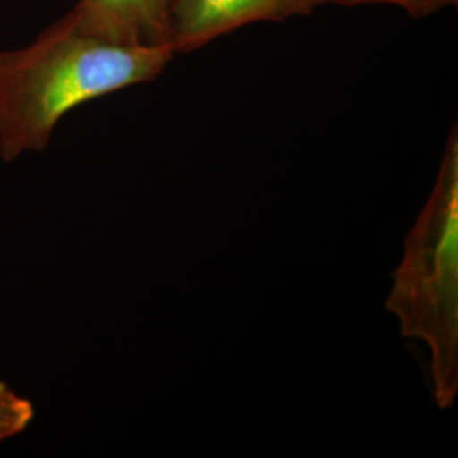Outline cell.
<instances>
[{
    "label": "cell",
    "mask_w": 458,
    "mask_h": 458,
    "mask_svg": "<svg viewBox=\"0 0 458 458\" xmlns=\"http://www.w3.org/2000/svg\"><path fill=\"white\" fill-rule=\"evenodd\" d=\"M172 45L117 43L82 31L70 14L30 45L0 51V158L41 153L73 109L158 79Z\"/></svg>",
    "instance_id": "6da1fadb"
},
{
    "label": "cell",
    "mask_w": 458,
    "mask_h": 458,
    "mask_svg": "<svg viewBox=\"0 0 458 458\" xmlns=\"http://www.w3.org/2000/svg\"><path fill=\"white\" fill-rule=\"evenodd\" d=\"M404 248L386 306L399 318L403 336L421 338L429 346L435 401L448 410L458 393L457 124L435 189Z\"/></svg>",
    "instance_id": "7a4b0ae2"
},
{
    "label": "cell",
    "mask_w": 458,
    "mask_h": 458,
    "mask_svg": "<svg viewBox=\"0 0 458 458\" xmlns=\"http://www.w3.org/2000/svg\"><path fill=\"white\" fill-rule=\"evenodd\" d=\"M327 0H170L175 53L202 48L251 22L310 16Z\"/></svg>",
    "instance_id": "3957f363"
},
{
    "label": "cell",
    "mask_w": 458,
    "mask_h": 458,
    "mask_svg": "<svg viewBox=\"0 0 458 458\" xmlns=\"http://www.w3.org/2000/svg\"><path fill=\"white\" fill-rule=\"evenodd\" d=\"M73 22L100 38L131 45H172L170 0H79Z\"/></svg>",
    "instance_id": "277c9868"
},
{
    "label": "cell",
    "mask_w": 458,
    "mask_h": 458,
    "mask_svg": "<svg viewBox=\"0 0 458 458\" xmlns=\"http://www.w3.org/2000/svg\"><path fill=\"white\" fill-rule=\"evenodd\" d=\"M33 420V403L0 380V443L21 435Z\"/></svg>",
    "instance_id": "5b68a950"
},
{
    "label": "cell",
    "mask_w": 458,
    "mask_h": 458,
    "mask_svg": "<svg viewBox=\"0 0 458 458\" xmlns=\"http://www.w3.org/2000/svg\"><path fill=\"white\" fill-rule=\"evenodd\" d=\"M340 4V5H360V4H389L401 7L411 17H428L440 13L443 9L455 7L458 0H327V4Z\"/></svg>",
    "instance_id": "8992f818"
}]
</instances>
